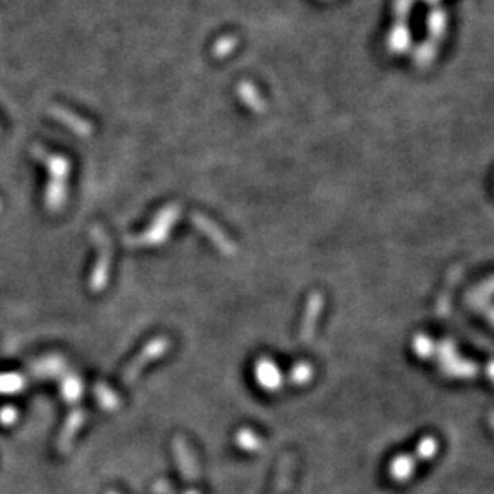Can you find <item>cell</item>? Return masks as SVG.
<instances>
[{
  "label": "cell",
  "mask_w": 494,
  "mask_h": 494,
  "mask_svg": "<svg viewBox=\"0 0 494 494\" xmlns=\"http://www.w3.org/2000/svg\"><path fill=\"white\" fill-rule=\"evenodd\" d=\"M293 466H294V461L288 459V457L282 462V467H280V472L277 475V483H275V488L271 494H283L287 491V488L289 486V482H292Z\"/></svg>",
  "instance_id": "1"
}]
</instances>
